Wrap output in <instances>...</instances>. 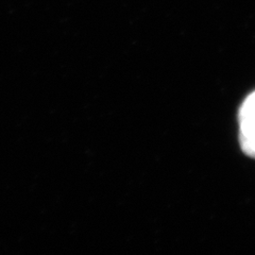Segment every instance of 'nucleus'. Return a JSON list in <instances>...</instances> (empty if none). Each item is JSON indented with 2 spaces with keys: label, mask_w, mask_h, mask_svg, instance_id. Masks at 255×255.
Returning <instances> with one entry per match:
<instances>
[{
  "label": "nucleus",
  "mask_w": 255,
  "mask_h": 255,
  "mask_svg": "<svg viewBox=\"0 0 255 255\" xmlns=\"http://www.w3.org/2000/svg\"><path fill=\"white\" fill-rule=\"evenodd\" d=\"M239 140L246 155L255 158V92L244 101L239 111Z\"/></svg>",
  "instance_id": "nucleus-1"
}]
</instances>
